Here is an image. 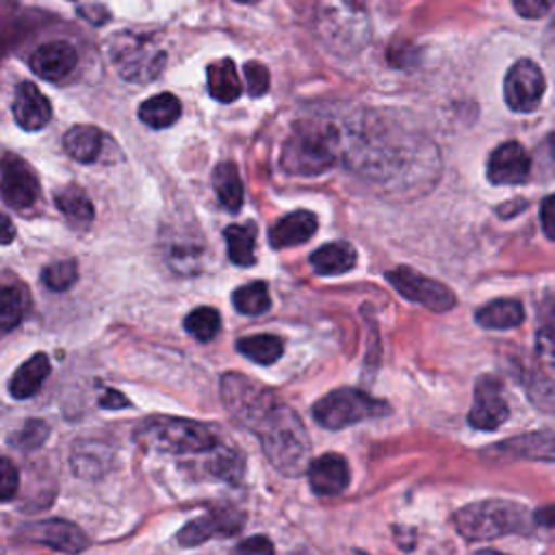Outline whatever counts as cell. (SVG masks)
<instances>
[{
  "label": "cell",
  "mask_w": 555,
  "mask_h": 555,
  "mask_svg": "<svg viewBox=\"0 0 555 555\" xmlns=\"http://www.w3.org/2000/svg\"><path fill=\"white\" fill-rule=\"evenodd\" d=\"M262 444L264 455L282 475H299L310 460V438L308 431L284 401H280L273 412L254 431Z\"/></svg>",
  "instance_id": "obj_1"
},
{
  "label": "cell",
  "mask_w": 555,
  "mask_h": 555,
  "mask_svg": "<svg viewBox=\"0 0 555 555\" xmlns=\"http://www.w3.org/2000/svg\"><path fill=\"white\" fill-rule=\"evenodd\" d=\"M340 147V134L330 121L301 119L293 126L282 147V169L293 176L325 173Z\"/></svg>",
  "instance_id": "obj_2"
},
{
  "label": "cell",
  "mask_w": 555,
  "mask_h": 555,
  "mask_svg": "<svg viewBox=\"0 0 555 555\" xmlns=\"http://www.w3.org/2000/svg\"><path fill=\"white\" fill-rule=\"evenodd\" d=\"M134 438L150 451L173 455L206 453L219 444L217 431L210 425L167 414H154L141 421Z\"/></svg>",
  "instance_id": "obj_3"
},
{
  "label": "cell",
  "mask_w": 555,
  "mask_h": 555,
  "mask_svg": "<svg viewBox=\"0 0 555 555\" xmlns=\"http://www.w3.org/2000/svg\"><path fill=\"white\" fill-rule=\"evenodd\" d=\"M457 533L470 542L494 540L509 533H520L529 525L525 505L507 499H486L468 503L453 514Z\"/></svg>",
  "instance_id": "obj_4"
},
{
  "label": "cell",
  "mask_w": 555,
  "mask_h": 555,
  "mask_svg": "<svg viewBox=\"0 0 555 555\" xmlns=\"http://www.w3.org/2000/svg\"><path fill=\"white\" fill-rule=\"evenodd\" d=\"M106 54L115 72L134 85H147L160 76L167 54L158 46L156 37L132 30L113 33L106 43Z\"/></svg>",
  "instance_id": "obj_5"
},
{
  "label": "cell",
  "mask_w": 555,
  "mask_h": 555,
  "mask_svg": "<svg viewBox=\"0 0 555 555\" xmlns=\"http://www.w3.org/2000/svg\"><path fill=\"white\" fill-rule=\"evenodd\" d=\"M366 0H319V33L327 48L356 52L369 41Z\"/></svg>",
  "instance_id": "obj_6"
},
{
  "label": "cell",
  "mask_w": 555,
  "mask_h": 555,
  "mask_svg": "<svg viewBox=\"0 0 555 555\" xmlns=\"http://www.w3.org/2000/svg\"><path fill=\"white\" fill-rule=\"evenodd\" d=\"M221 399L234 421L249 431H256L282 401L271 388L241 373H225L221 377Z\"/></svg>",
  "instance_id": "obj_7"
},
{
  "label": "cell",
  "mask_w": 555,
  "mask_h": 555,
  "mask_svg": "<svg viewBox=\"0 0 555 555\" xmlns=\"http://www.w3.org/2000/svg\"><path fill=\"white\" fill-rule=\"evenodd\" d=\"M388 412V405L364 390L338 388L321 397L312 405V416L321 427L343 429L347 425L375 418Z\"/></svg>",
  "instance_id": "obj_8"
},
{
  "label": "cell",
  "mask_w": 555,
  "mask_h": 555,
  "mask_svg": "<svg viewBox=\"0 0 555 555\" xmlns=\"http://www.w3.org/2000/svg\"><path fill=\"white\" fill-rule=\"evenodd\" d=\"M392 288L410 301H416L434 312H447L455 306V295L442 282L427 278L410 267H395L386 273Z\"/></svg>",
  "instance_id": "obj_9"
},
{
  "label": "cell",
  "mask_w": 555,
  "mask_h": 555,
  "mask_svg": "<svg viewBox=\"0 0 555 555\" xmlns=\"http://www.w3.org/2000/svg\"><path fill=\"white\" fill-rule=\"evenodd\" d=\"M544 91H546V78L533 61L520 59L507 69L505 82H503V93H505V102L512 111H516V113L535 111L542 102Z\"/></svg>",
  "instance_id": "obj_10"
},
{
  "label": "cell",
  "mask_w": 555,
  "mask_h": 555,
  "mask_svg": "<svg viewBox=\"0 0 555 555\" xmlns=\"http://www.w3.org/2000/svg\"><path fill=\"white\" fill-rule=\"evenodd\" d=\"M39 191H41V186H39V178H37L35 169L17 154H4L0 160V195H2V199L15 210H26L37 204Z\"/></svg>",
  "instance_id": "obj_11"
},
{
  "label": "cell",
  "mask_w": 555,
  "mask_h": 555,
  "mask_svg": "<svg viewBox=\"0 0 555 555\" xmlns=\"http://www.w3.org/2000/svg\"><path fill=\"white\" fill-rule=\"evenodd\" d=\"M509 418V408L503 395V384L494 375H481L475 384V399L466 421L475 429L492 431Z\"/></svg>",
  "instance_id": "obj_12"
},
{
  "label": "cell",
  "mask_w": 555,
  "mask_h": 555,
  "mask_svg": "<svg viewBox=\"0 0 555 555\" xmlns=\"http://www.w3.org/2000/svg\"><path fill=\"white\" fill-rule=\"evenodd\" d=\"M245 522V516L236 509L221 507L212 509L204 516H197L189 520L180 531H178V542L182 546H199L210 538H223V535H234L241 531Z\"/></svg>",
  "instance_id": "obj_13"
},
{
  "label": "cell",
  "mask_w": 555,
  "mask_h": 555,
  "mask_svg": "<svg viewBox=\"0 0 555 555\" xmlns=\"http://www.w3.org/2000/svg\"><path fill=\"white\" fill-rule=\"evenodd\" d=\"M26 538L30 542L50 546V548L67 553V555L82 553L89 546V538L82 533V529L63 518H50V520H39V522L28 525Z\"/></svg>",
  "instance_id": "obj_14"
},
{
  "label": "cell",
  "mask_w": 555,
  "mask_h": 555,
  "mask_svg": "<svg viewBox=\"0 0 555 555\" xmlns=\"http://www.w3.org/2000/svg\"><path fill=\"white\" fill-rule=\"evenodd\" d=\"M529 171L531 158L518 141L501 143L488 158V180L492 184H522Z\"/></svg>",
  "instance_id": "obj_15"
},
{
  "label": "cell",
  "mask_w": 555,
  "mask_h": 555,
  "mask_svg": "<svg viewBox=\"0 0 555 555\" xmlns=\"http://www.w3.org/2000/svg\"><path fill=\"white\" fill-rule=\"evenodd\" d=\"M30 69L48 80V82H59L63 78H67L76 63H78V52L69 41L56 39V41H48L43 46H39L33 54H30Z\"/></svg>",
  "instance_id": "obj_16"
},
{
  "label": "cell",
  "mask_w": 555,
  "mask_h": 555,
  "mask_svg": "<svg viewBox=\"0 0 555 555\" xmlns=\"http://www.w3.org/2000/svg\"><path fill=\"white\" fill-rule=\"evenodd\" d=\"M308 483L319 496H336L349 483V466L340 453H323L308 466Z\"/></svg>",
  "instance_id": "obj_17"
},
{
  "label": "cell",
  "mask_w": 555,
  "mask_h": 555,
  "mask_svg": "<svg viewBox=\"0 0 555 555\" xmlns=\"http://www.w3.org/2000/svg\"><path fill=\"white\" fill-rule=\"evenodd\" d=\"M13 119L17 121L20 128L24 130H41L48 126L52 117V106L50 100L33 85V82H20L15 93H13Z\"/></svg>",
  "instance_id": "obj_18"
},
{
  "label": "cell",
  "mask_w": 555,
  "mask_h": 555,
  "mask_svg": "<svg viewBox=\"0 0 555 555\" xmlns=\"http://www.w3.org/2000/svg\"><path fill=\"white\" fill-rule=\"evenodd\" d=\"M317 232V217L310 210H295L275 221L269 230V243L275 249L301 245Z\"/></svg>",
  "instance_id": "obj_19"
},
{
  "label": "cell",
  "mask_w": 555,
  "mask_h": 555,
  "mask_svg": "<svg viewBox=\"0 0 555 555\" xmlns=\"http://www.w3.org/2000/svg\"><path fill=\"white\" fill-rule=\"evenodd\" d=\"M104 132L89 124L74 126L63 137V150L78 163H95L104 150Z\"/></svg>",
  "instance_id": "obj_20"
},
{
  "label": "cell",
  "mask_w": 555,
  "mask_h": 555,
  "mask_svg": "<svg viewBox=\"0 0 555 555\" xmlns=\"http://www.w3.org/2000/svg\"><path fill=\"white\" fill-rule=\"evenodd\" d=\"M358 254L351 243L334 241L317 247L310 256V264L319 275H340L356 267Z\"/></svg>",
  "instance_id": "obj_21"
},
{
  "label": "cell",
  "mask_w": 555,
  "mask_h": 555,
  "mask_svg": "<svg viewBox=\"0 0 555 555\" xmlns=\"http://www.w3.org/2000/svg\"><path fill=\"white\" fill-rule=\"evenodd\" d=\"M50 373V360L46 353H33L24 364L17 366L9 382V392L13 399L35 397Z\"/></svg>",
  "instance_id": "obj_22"
},
{
  "label": "cell",
  "mask_w": 555,
  "mask_h": 555,
  "mask_svg": "<svg viewBox=\"0 0 555 555\" xmlns=\"http://www.w3.org/2000/svg\"><path fill=\"white\" fill-rule=\"evenodd\" d=\"M208 93L219 102H234L243 93V85L232 59L212 61L206 67Z\"/></svg>",
  "instance_id": "obj_23"
},
{
  "label": "cell",
  "mask_w": 555,
  "mask_h": 555,
  "mask_svg": "<svg viewBox=\"0 0 555 555\" xmlns=\"http://www.w3.org/2000/svg\"><path fill=\"white\" fill-rule=\"evenodd\" d=\"M525 319L522 304L516 299H494L475 312V321L486 330H512Z\"/></svg>",
  "instance_id": "obj_24"
},
{
  "label": "cell",
  "mask_w": 555,
  "mask_h": 555,
  "mask_svg": "<svg viewBox=\"0 0 555 555\" xmlns=\"http://www.w3.org/2000/svg\"><path fill=\"white\" fill-rule=\"evenodd\" d=\"M139 119L150 128H169L173 126L182 115V104L171 93H158L147 98L139 106Z\"/></svg>",
  "instance_id": "obj_25"
},
{
  "label": "cell",
  "mask_w": 555,
  "mask_h": 555,
  "mask_svg": "<svg viewBox=\"0 0 555 555\" xmlns=\"http://www.w3.org/2000/svg\"><path fill=\"white\" fill-rule=\"evenodd\" d=\"M501 451H505L514 457H531V460L551 462L553 460V431L544 429V431L509 438L501 444Z\"/></svg>",
  "instance_id": "obj_26"
},
{
  "label": "cell",
  "mask_w": 555,
  "mask_h": 555,
  "mask_svg": "<svg viewBox=\"0 0 555 555\" xmlns=\"http://www.w3.org/2000/svg\"><path fill=\"white\" fill-rule=\"evenodd\" d=\"M212 184L217 191L219 202L230 210L236 212L243 206V182L238 169L232 160H223L212 171Z\"/></svg>",
  "instance_id": "obj_27"
},
{
  "label": "cell",
  "mask_w": 555,
  "mask_h": 555,
  "mask_svg": "<svg viewBox=\"0 0 555 555\" xmlns=\"http://www.w3.org/2000/svg\"><path fill=\"white\" fill-rule=\"evenodd\" d=\"M54 202H56V208L72 221V223H78V225H87L93 221L95 217V210H93V204L89 199V195L76 186V184H67L63 186L56 195H54Z\"/></svg>",
  "instance_id": "obj_28"
},
{
  "label": "cell",
  "mask_w": 555,
  "mask_h": 555,
  "mask_svg": "<svg viewBox=\"0 0 555 555\" xmlns=\"http://www.w3.org/2000/svg\"><path fill=\"white\" fill-rule=\"evenodd\" d=\"M223 238L228 243V256L238 267L254 264V245H256V228L251 223H232L223 230Z\"/></svg>",
  "instance_id": "obj_29"
},
{
  "label": "cell",
  "mask_w": 555,
  "mask_h": 555,
  "mask_svg": "<svg viewBox=\"0 0 555 555\" xmlns=\"http://www.w3.org/2000/svg\"><path fill=\"white\" fill-rule=\"evenodd\" d=\"M236 349L256 364H273L284 353V343L273 334H256L241 338Z\"/></svg>",
  "instance_id": "obj_30"
},
{
  "label": "cell",
  "mask_w": 555,
  "mask_h": 555,
  "mask_svg": "<svg viewBox=\"0 0 555 555\" xmlns=\"http://www.w3.org/2000/svg\"><path fill=\"white\" fill-rule=\"evenodd\" d=\"M232 304H234V308L238 312L249 314V317L267 312L269 306H271V297H269L267 284L264 282H249L245 286H238L232 293Z\"/></svg>",
  "instance_id": "obj_31"
},
{
  "label": "cell",
  "mask_w": 555,
  "mask_h": 555,
  "mask_svg": "<svg viewBox=\"0 0 555 555\" xmlns=\"http://www.w3.org/2000/svg\"><path fill=\"white\" fill-rule=\"evenodd\" d=\"M184 330L199 343L212 340L221 330V317L215 308H208V306L195 308L184 317Z\"/></svg>",
  "instance_id": "obj_32"
},
{
  "label": "cell",
  "mask_w": 555,
  "mask_h": 555,
  "mask_svg": "<svg viewBox=\"0 0 555 555\" xmlns=\"http://www.w3.org/2000/svg\"><path fill=\"white\" fill-rule=\"evenodd\" d=\"M106 460L108 455L104 453V447L102 444H95V442H80L74 447V453H72V468L82 475V477H93V475H100L106 466Z\"/></svg>",
  "instance_id": "obj_33"
},
{
  "label": "cell",
  "mask_w": 555,
  "mask_h": 555,
  "mask_svg": "<svg viewBox=\"0 0 555 555\" xmlns=\"http://www.w3.org/2000/svg\"><path fill=\"white\" fill-rule=\"evenodd\" d=\"M24 317V297L15 286H0V334H7L20 325Z\"/></svg>",
  "instance_id": "obj_34"
},
{
  "label": "cell",
  "mask_w": 555,
  "mask_h": 555,
  "mask_svg": "<svg viewBox=\"0 0 555 555\" xmlns=\"http://www.w3.org/2000/svg\"><path fill=\"white\" fill-rule=\"evenodd\" d=\"M43 284L50 291H67L78 280V264L74 260H59L43 269Z\"/></svg>",
  "instance_id": "obj_35"
},
{
  "label": "cell",
  "mask_w": 555,
  "mask_h": 555,
  "mask_svg": "<svg viewBox=\"0 0 555 555\" xmlns=\"http://www.w3.org/2000/svg\"><path fill=\"white\" fill-rule=\"evenodd\" d=\"M243 76H245V87H247V93L251 98H260L269 91V69L258 63V61H249L243 65Z\"/></svg>",
  "instance_id": "obj_36"
},
{
  "label": "cell",
  "mask_w": 555,
  "mask_h": 555,
  "mask_svg": "<svg viewBox=\"0 0 555 555\" xmlns=\"http://www.w3.org/2000/svg\"><path fill=\"white\" fill-rule=\"evenodd\" d=\"M17 488H20V473L15 464L7 457H0V503L13 499Z\"/></svg>",
  "instance_id": "obj_37"
},
{
  "label": "cell",
  "mask_w": 555,
  "mask_h": 555,
  "mask_svg": "<svg viewBox=\"0 0 555 555\" xmlns=\"http://www.w3.org/2000/svg\"><path fill=\"white\" fill-rule=\"evenodd\" d=\"M48 436V425L43 421H28L26 427L15 436V444L22 449H35L39 447Z\"/></svg>",
  "instance_id": "obj_38"
},
{
  "label": "cell",
  "mask_w": 555,
  "mask_h": 555,
  "mask_svg": "<svg viewBox=\"0 0 555 555\" xmlns=\"http://www.w3.org/2000/svg\"><path fill=\"white\" fill-rule=\"evenodd\" d=\"M516 13L525 20H540L548 15L553 0H512Z\"/></svg>",
  "instance_id": "obj_39"
},
{
  "label": "cell",
  "mask_w": 555,
  "mask_h": 555,
  "mask_svg": "<svg viewBox=\"0 0 555 555\" xmlns=\"http://www.w3.org/2000/svg\"><path fill=\"white\" fill-rule=\"evenodd\" d=\"M232 555H273V542L267 535H251L236 544Z\"/></svg>",
  "instance_id": "obj_40"
},
{
  "label": "cell",
  "mask_w": 555,
  "mask_h": 555,
  "mask_svg": "<svg viewBox=\"0 0 555 555\" xmlns=\"http://www.w3.org/2000/svg\"><path fill=\"white\" fill-rule=\"evenodd\" d=\"M553 195H546L544 202H542V208H540V215H542V228H544V234L546 238H553L555 232H553Z\"/></svg>",
  "instance_id": "obj_41"
},
{
  "label": "cell",
  "mask_w": 555,
  "mask_h": 555,
  "mask_svg": "<svg viewBox=\"0 0 555 555\" xmlns=\"http://www.w3.org/2000/svg\"><path fill=\"white\" fill-rule=\"evenodd\" d=\"M100 405L115 410V408H121V405H130V401H128V399H126L121 392H117V390L108 388V390L104 392V397L100 399Z\"/></svg>",
  "instance_id": "obj_42"
},
{
  "label": "cell",
  "mask_w": 555,
  "mask_h": 555,
  "mask_svg": "<svg viewBox=\"0 0 555 555\" xmlns=\"http://www.w3.org/2000/svg\"><path fill=\"white\" fill-rule=\"evenodd\" d=\"M15 238V225L13 221L0 210V245H9Z\"/></svg>",
  "instance_id": "obj_43"
},
{
  "label": "cell",
  "mask_w": 555,
  "mask_h": 555,
  "mask_svg": "<svg viewBox=\"0 0 555 555\" xmlns=\"http://www.w3.org/2000/svg\"><path fill=\"white\" fill-rule=\"evenodd\" d=\"M475 555H505V553H499V551H490V548H486V551H477Z\"/></svg>",
  "instance_id": "obj_44"
},
{
  "label": "cell",
  "mask_w": 555,
  "mask_h": 555,
  "mask_svg": "<svg viewBox=\"0 0 555 555\" xmlns=\"http://www.w3.org/2000/svg\"><path fill=\"white\" fill-rule=\"evenodd\" d=\"M234 2H243V4H251V2H256V0H234Z\"/></svg>",
  "instance_id": "obj_45"
},
{
  "label": "cell",
  "mask_w": 555,
  "mask_h": 555,
  "mask_svg": "<svg viewBox=\"0 0 555 555\" xmlns=\"http://www.w3.org/2000/svg\"><path fill=\"white\" fill-rule=\"evenodd\" d=\"M356 555H366V553H356Z\"/></svg>",
  "instance_id": "obj_46"
}]
</instances>
